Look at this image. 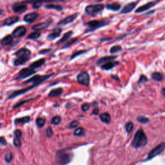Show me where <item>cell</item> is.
<instances>
[{
    "mask_svg": "<svg viewBox=\"0 0 165 165\" xmlns=\"http://www.w3.org/2000/svg\"><path fill=\"white\" fill-rule=\"evenodd\" d=\"M148 143V139L145 133L142 129H139L135 133L132 143V146L135 148L144 146Z\"/></svg>",
    "mask_w": 165,
    "mask_h": 165,
    "instance_id": "cell-1",
    "label": "cell"
},
{
    "mask_svg": "<svg viewBox=\"0 0 165 165\" xmlns=\"http://www.w3.org/2000/svg\"><path fill=\"white\" fill-rule=\"evenodd\" d=\"M73 158V153L68 152L66 150H61L57 152L56 159L57 163L60 165H66L69 164Z\"/></svg>",
    "mask_w": 165,
    "mask_h": 165,
    "instance_id": "cell-2",
    "label": "cell"
},
{
    "mask_svg": "<svg viewBox=\"0 0 165 165\" xmlns=\"http://www.w3.org/2000/svg\"><path fill=\"white\" fill-rule=\"evenodd\" d=\"M110 23V22L106 20H92L90 22L86 23L85 25L89 28L85 32V34L89 33L91 32H94L95 30L101 29L102 27H106Z\"/></svg>",
    "mask_w": 165,
    "mask_h": 165,
    "instance_id": "cell-3",
    "label": "cell"
},
{
    "mask_svg": "<svg viewBox=\"0 0 165 165\" xmlns=\"http://www.w3.org/2000/svg\"><path fill=\"white\" fill-rule=\"evenodd\" d=\"M104 8L105 6L103 4L90 5L85 7V12L91 17H96V15L99 14L103 11Z\"/></svg>",
    "mask_w": 165,
    "mask_h": 165,
    "instance_id": "cell-4",
    "label": "cell"
},
{
    "mask_svg": "<svg viewBox=\"0 0 165 165\" xmlns=\"http://www.w3.org/2000/svg\"><path fill=\"white\" fill-rule=\"evenodd\" d=\"M54 74H50L49 75H44V76L36 75L32 77H31L30 79L25 81L23 83L24 84L33 83L34 85H39L41 83H42L43 82L49 79L50 77H51Z\"/></svg>",
    "mask_w": 165,
    "mask_h": 165,
    "instance_id": "cell-5",
    "label": "cell"
},
{
    "mask_svg": "<svg viewBox=\"0 0 165 165\" xmlns=\"http://www.w3.org/2000/svg\"><path fill=\"white\" fill-rule=\"evenodd\" d=\"M77 81L79 84L84 85L86 86H89L90 85V77L89 73L86 72H81L77 76Z\"/></svg>",
    "mask_w": 165,
    "mask_h": 165,
    "instance_id": "cell-6",
    "label": "cell"
},
{
    "mask_svg": "<svg viewBox=\"0 0 165 165\" xmlns=\"http://www.w3.org/2000/svg\"><path fill=\"white\" fill-rule=\"evenodd\" d=\"M165 147V144L164 142L161 143L157 146H156L155 148H153L152 150L148 153V156L147 157V159L145 160V161H148V160H150L153 159V157H156L158 155L161 154L164 150Z\"/></svg>",
    "mask_w": 165,
    "mask_h": 165,
    "instance_id": "cell-7",
    "label": "cell"
},
{
    "mask_svg": "<svg viewBox=\"0 0 165 165\" xmlns=\"http://www.w3.org/2000/svg\"><path fill=\"white\" fill-rule=\"evenodd\" d=\"M35 74V71L34 70H32L30 68H25L19 71V74L16 78H15V79L17 80L23 79L25 78H27V77H29L31 76H32Z\"/></svg>",
    "mask_w": 165,
    "mask_h": 165,
    "instance_id": "cell-8",
    "label": "cell"
},
{
    "mask_svg": "<svg viewBox=\"0 0 165 165\" xmlns=\"http://www.w3.org/2000/svg\"><path fill=\"white\" fill-rule=\"evenodd\" d=\"M79 14L78 13H75L73 14L69 15V16H66L63 19H61V21L58 23L57 25L58 26H65L66 25H69L72 23V22H74V21L76 19V18L78 17Z\"/></svg>",
    "mask_w": 165,
    "mask_h": 165,
    "instance_id": "cell-9",
    "label": "cell"
},
{
    "mask_svg": "<svg viewBox=\"0 0 165 165\" xmlns=\"http://www.w3.org/2000/svg\"><path fill=\"white\" fill-rule=\"evenodd\" d=\"M38 86L39 85H31V86H29L27 88H25V89H20V90H16V91H14L11 95H10L8 96V99H12V98H14V97H17V96L24 94H25V93L28 92L29 91L32 90L33 89H34V88L38 87Z\"/></svg>",
    "mask_w": 165,
    "mask_h": 165,
    "instance_id": "cell-10",
    "label": "cell"
},
{
    "mask_svg": "<svg viewBox=\"0 0 165 165\" xmlns=\"http://www.w3.org/2000/svg\"><path fill=\"white\" fill-rule=\"evenodd\" d=\"M61 32L62 29L61 27H56L50 31V32L47 35L46 39L49 41H52L59 38L61 34Z\"/></svg>",
    "mask_w": 165,
    "mask_h": 165,
    "instance_id": "cell-11",
    "label": "cell"
},
{
    "mask_svg": "<svg viewBox=\"0 0 165 165\" xmlns=\"http://www.w3.org/2000/svg\"><path fill=\"white\" fill-rule=\"evenodd\" d=\"M156 2H148L146 4H144L143 5H142V6L139 7V8H137L135 12L136 14H139V13H141V12H145V11H147V10H148L149 9L152 8V7H153L154 6H156Z\"/></svg>",
    "mask_w": 165,
    "mask_h": 165,
    "instance_id": "cell-12",
    "label": "cell"
},
{
    "mask_svg": "<svg viewBox=\"0 0 165 165\" xmlns=\"http://www.w3.org/2000/svg\"><path fill=\"white\" fill-rule=\"evenodd\" d=\"M27 8L28 7L27 5L23 4V3H16L12 5V9L15 13H22L26 11Z\"/></svg>",
    "mask_w": 165,
    "mask_h": 165,
    "instance_id": "cell-13",
    "label": "cell"
},
{
    "mask_svg": "<svg viewBox=\"0 0 165 165\" xmlns=\"http://www.w3.org/2000/svg\"><path fill=\"white\" fill-rule=\"evenodd\" d=\"M27 33V29L24 26H20L18 28L15 29L12 33V35L15 38H19L23 37V36Z\"/></svg>",
    "mask_w": 165,
    "mask_h": 165,
    "instance_id": "cell-14",
    "label": "cell"
},
{
    "mask_svg": "<svg viewBox=\"0 0 165 165\" xmlns=\"http://www.w3.org/2000/svg\"><path fill=\"white\" fill-rule=\"evenodd\" d=\"M52 22V20H49V21H46V22H43V23L36 24V25H34L33 27H32V30L35 31V32H38V31H40V30H43L47 28L51 24Z\"/></svg>",
    "mask_w": 165,
    "mask_h": 165,
    "instance_id": "cell-15",
    "label": "cell"
},
{
    "mask_svg": "<svg viewBox=\"0 0 165 165\" xmlns=\"http://www.w3.org/2000/svg\"><path fill=\"white\" fill-rule=\"evenodd\" d=\"M31 55V52L30 50L22 48L18 50L15 53V56L18 57V58H30V56Z\"/></svg>",
    "mask_w": 165,
    "mask_h": 165,
    "instance_id": "cell-16",
    "label": "cell"
},
{
    "mask_svg": "<svg viewBox=\"0 0 165 165\" xmlns=\"http://www.w3.org/2000/svg\"><path fill=\"white\" fill-rule=\"evenodd\" d=\"M137 4V2H131L130 3H128L123 8L120 14H126L128 13H130L132 10L136 8Z\"/></svg>",
    "mask_w": 165,
    "mask_h": 165,
    "instance_id": "cell-17",
    "label": "cell"
},
{
    "mask_svg": "<svg viewBox=\"0 0 165 165\" xmlns=\"http://www.w3.org/2000/svg\"><path fill=\"white\" fill-rule=\"evenodd\" d=\"M38 17H39V14L38 13L31 12V13L26 14L23 18V20L25 22L31 23L35 22V21L38 18Z\"/></svg>",
    "mask_w": 165,
    "mask_h": 165,
    "instance_id": "cell-18",
    "label": "cell"
},
{
    "mask_svg": "<svg viewBox=\"0 0 165 165\" xmlns=\"http://www.w3.org/2000/svg\"><path fill=\"white\" fill-rule=\"evenodd\" d=\"M117 58V56H105L102 57L96 61L97 65H101L103 63H106L108 62L113 61Z\"/></svg>",
    "mask_w": 165,
    "mask_h": 165,
    "instance_id": "cell-19",
    "label": "cell"
},
{
    "mask_svg": "<svg viewBox=\"0 0 165 165\" xmlns=\"http://www.w3.org/2000/svg\"><path fill=\"white\" fill-rule=\"evenodd\" d=\"M119 64H120V63H119L118 61H110V62H108V63H105L104 65H103L101 66V69L103 70L108 71L114 68V67L117 66Z\"/></svg>",
    "mask_w": 165,
    "mask_h": 165,
    "instance_id": "cell-20",
    "label": "cell"
},
{
    "mask_svg": "<svg viewBox=\"0 0 165 165\" xmlns=\"http://www.w3.org/2000/svg\"><path fill=\"white\" fill-rule=\"evenodd\" d=\"M46 62V60L44 58H42V59H40L39 60H37L34 61V63H31L29 66V68L32 69V70H34V69H39V67H41V66H43Z\"/></svg>",
    "mask_w": 165,
    "mask_h": 165,
    "instance_id": "cell-21",
    "label": "cell"
},
{
    "mask_svg": "<svg viewBox=\"0 0 165 165\" xmlns=\"http://www.w3.org/2000/svg\"><path fill=\"white\" fill-rule=\"evenodd\" d=\"M74 34V32L72 30H70L69 31V32H66L63 35V37H62V38L61 39L59 40V41L58 43H56L57 45H61L62 43H66L67 41H68L69 40V39L70 38L71 36Z\"/></svg>",
    "mask_w": 165,
    "mask_h": 165,
    "instance_id": "cell-22",
    "label": "cell"
},
{
    "mask_svg": "<svg viewBox=\"0 0 165 165\" xmlns=\"http://www.w3.org/2000/svg\"><path fill=\"white\" fill-rule=\"evenodd\" d=\"M63 92V89H62V88L59 87V88H58V89L51 90L49 93L48 96L49 97H58V96H60L61 95H62Z\"/></svg>",
    "mask_w": 165,
    "mask_h": 165,
    "instance_id": "cell-23",
    "label": "cell"
},
{
    "mask_svg": "<svg viewBox=\"0 0 165 165\" xmlns=\"http://www.w3.org/2000/svg\"><path fill=\"white\" fill-rule=\"evenodd\" d=\"M106 8L109 10H112V11H114V12H117L119 11L121 8V5L120 3H112L110 4H108L106 5Z\"/></svg>",
    "mask_w": 165,
    "mask_h": 165,
    "instance_id": "cell-24",
    "label": "cell"
},
{
    "mask_svg": "<svg viewBox=\"0 0 165 165\" xmlns=\"http://www.w3.org/2000/svg\"><path fill=\"white\" fill-rule=\"evenodd\" d=\"M19 21V17L18 16H11L7 18L4 21L3 25H7V26H10L12 25L15 23H17Z\"/></svg>",
    "mask_w": 165,
    "mask_h": 165,
    "instance_id": "cell-25",
    "label": "cell"
},
{
    "mask_svg": "<svg viewBox=\"0 0 165 165\" xmlns=\"http://www.w3.org/2000/svg\"><path fill=\"white\" fill-rule=\"evenodd\" d=\"M99 119L103 123L106 124H109L111 121V116L109 113L107 112L103 113L101 114H100Z\"/></svg>",
    "mask_w": 165,
    "mask_h": 165,
    "instance_id": "cell-26",
    "label": "cell"
},
{
    "mask_svg": "<svg viewBox=\"0 0 165 165\" xmlns=\"http://www.w3.org/2000/svg\"><path fill=\"white\" fill-rule=\"evenodd\" d=\"M151 78L157 82H161L164 79V76L162 73H160V72H155L151 74Z\"/></svg>",
    "mask_w": 165,
    "mask_h": 165,
    "instance_id": "cell-27",
    "label": "cell"
},
{
    "mask_svg": "<svg viewBox=\"0 0 165 165\" xmlns=\"http://www.w3.org/2000/svg\"><path fill=\"white\" fill-rule=\"evenodd\" d=\"M45 8L47 9H54L56 10V11L60 12L61 10H63V7L61 6L60 5H54V4H47L45 6Z\"/></svg>",
    "mask_w": 165,
    "mask_h": 165,
    "instance_id": "cell-28",
    "label": "cell"
},
{
    "mask_svg": "<svg viewBox=\"0 0 165 165\" xmlns=\"http://www.w3.org/2000/svg\"><path fill=\"white\" fill-rule=\"evenodd\" d=\"M12 41H13L12 36L11 35H7L5 36L3 39H2L0 43H1L2 45H7L11 43L12 42Z\"/></svg>",
    "mask_w": 165,
    "mask_h": 165,
    "instance_id": "cell-29",
    "label": "cell"
},
{
    "mask_svg": "<svg viewBox=\"0 0 165 165\" xmlns=\"http://www.w3.org/2000/svg\"><path fill=\"white\" fill-rule=\"evenodd\" d=\"M30 117L29 116H25V117L15 119V121H14V123H15V125H17V124H19V123L25 124V123H27L30 122Z\"/></svg>",
    "mask_w": 165,
    "mask_h": 165,
    "instance_id": "cell-30",
    "label": "cell"
},
{
    "mask_svg": "<svg viewBox=\"0 0 165 165\" xmlns=\"http://www.w3.org/2000/svg\"><path fill=\"white\" fill-rule=\"evenodd\" d=\"M30 59V58H18L16 59L14 61V65L15 66H19L22 65L25 63H27V62Z\"/></svg>",
    "mask_w": 165,
    "mask_h": 165,
    "instance_id": "cell-31",
    "label": "cell"
},
{
    "mask_svg": "<svg viewBox=\"0 0 165 165\" xmlns=\"http://www.w3.org/2000/svg\"><path fill=\"white\" fill-rule=\"evenodd\" d=\"M45 123H46V120L44 118L38 117V118L36 119V120H35L36 125H37V126L39 128H43L45 125Z\"/></svg>",
    "mask_w": 165,
    "mask_h": 165,
    "instance_id": "cell-32",
    "label": "cell"
},
{
    "mask_svg": "<svg viewBox=\"0 0 165 165\" xmlns=\"http://www.w3.org/2000/svg\"><path fill=\"white\" fill-rule=\"evenodd\" d=\"M87 52L86 50H78V51H76L75 52H74L73 54H72L70 56V60H72L75 59L76 58H77V57H78L82 54H83L85 53H86Z\"/></svg>",
    "mask_w": 165,
    "mask_h": 165,
    "instance_id": "cell-33",
    "label": "cell"
},
{
    "mask_svg": "<svg viewBox=\"0 0 165 165\" xmlns=\"http://www.w3.org/2000/svg\"><path fill=\"white\" fill-rule=\"evenodd\" d=\"M77 40H78V38H72V39H70V41H67V42L66 43V44L63 46V47H62V48H61V49H66L69 48L72 45H73L74 43H75Z\"/></svg>",
    "mask_w": 165,
    "mask_h": 165,
    "instance_id": "cell-34",
    "label": "cell"
},
{
    "mask_svg": "<svg viewBox=\"0 0 165 165\" xmlns=\"http://www.w3.org/2000/svg\"><path fill=\"white\" fill-rule=\"evenodd\" d=\"M74 135L75 136H82L85 135V130L84 128L81 127H78L76 128L74 132Z\"/></svg>",
    "mask_w": 165,
    "mask_h": 165,
    "instance_id": "cell-35",
    "label": "cell"
},
{
    "mask_svg": "<svg viewBox=\"0 0 165 165\" xmlns=\"http://www.w3.org/2000/svg\"><path fill=\"white\" fill-rule=\"evenodd\" d=\"M122 50H123V49L120 45H114L110 49V53L113 54L119 52H121Z\"/></svg>",
    "mask_w": 165,
    "mask_h": 165,
    "instance_id": "cell-36",
    "label": "cell"
},
{
    "mask_svg": "<svg viewBox=\"0 0 165 165\" xmlns=\"http://www.w3.org/2000/svg\"><path fill=\"white\" fill-rule=\"evenodd\" d=\"M41 33L39 32H34L29 34L27 37L28 39H37L40 38Z\"/></svg>",
    "mask_w": 165,
    "mask_h": 165,
    "instance_id": "cell-37",
    "label": "cell"
},
{
    "mask_svg": "<svg viewBox=\"0 0 165 165\" xmlns=\"http://www.w3.org/2000/svg\"><path fill=\"white\" fill-rule=\"evenodd\" d=\"M133 128V123L131 121L126 123L125 125V130L128 133H130L132 132Z\"/></svg>",
    "mask_w": 165,
    "mask_h": 165,
    "instance_id": "cell-38",
    "label": "cell"
},
{
    "mask_svg": "<svg viewBox=\"0 0 165 165\" xmlns=\"http://www.w3.org/2000/svg\"><path fill=\"white\" fill-rule=\"evenodd\" d=\"M61 118L59 116H54L51 120V123L54 125H58L61 123Z\"/></svg>",
    "mask_w": 165,
    "mask_h": 165,
    "instance_id": "cell-39",
    "label": "cell"
},
{
    "mask_svg": "<svg viewBox=\"0 0 165 165\" xmlns=\"http://www.w3.org/2000/svg\"><path fill=\"white\" fill-rule=\"evenodd\" d=\"M137 121L142 124H146L150 121V120L148 117L141 116H138L137 117Z\"/></svg>",
    "mask_w": 165,
    "mask_h": 165,
    "instance_id": "cell-40",
    "label": "cell"
},
{
    "mask_svg": "<svg viewBox=\"0 0 165 165\" xmlns=\"http://www.w3.org/2000/svg\"><path fill=\"white\" fill-rule=\"evenodd\" d=\"M148 81V79L147 78V77L144 75H141L139 77V79L138 80V84L141 85L143 83H145V82Z\"/></svg>",
    "mask_w": 165,
    "mask_h": 165,
    "instance_id": "cell-41",
    "label": "cell"
},
{
    "mask_svg": "<svg viewBox=\"0 0 165 165\" xmlns=\"http://www.w3.org/2000/svg\"><path fill=\"white\" fill-rule=\"evenodd\" d=\"M31 99H27V100H24V101H20L18 103H16V104H15L14 106H13V108L14 109H15V108H19L20 106H23V105H25V103H27L28 102H29Z\"/></svg>",
    "mask_w": 165,
    "mask_h": 165,
    "instance_id": "cell-42",
    "label": "cell"
},
{
    "mask_svg": "<svg viewBox=\"0 0 165 165\" xmlns=\"http://www.w3.org/2000/svg\"><path fill=\"white\" fill-rule=\"evenodd\" d=\"M13 159V156H12V153L11 152H8L6 154V156H5V161H6V162L7 163H10L12 161V160Z\"/></svg>",
    "mask_w": 165,
    "mask_h": 165,
    "instance_id": "cell-43",
    "label": "cell"
},
{
    "mask_svg": "<svg viewBox=\"0 0 165 165\" xmlns=\"http://www.w3.org/2000/svg\"><path fill=\"white\" fill-rule=\"evenodd\" d=\"M79 122L78 121H73L69 124L68 128H71V129L72 128H75L79 125Z\"/></svg>",
    "mask_w": 165,
    "mask_h": 165,
    "instance_id": "cell-44",
    "label": "cell"
},
{
    "mask_svg": "<svg viewBox=\"0 0 165 165\" xmlns=\"http://www.w3.org/2000/svg\"><path fill=\"white\" fill-rule=\"evenodd\" d=\"M46 133V136H47L48 137H50L53 136V134H54V132H53V130H52V129L51 127H48V128L46 129V130L45 132Z\"/></svg>",
    "mask_w": 165,
    "mask_h": 165,
    "instance_id": "cell-45",
    "label": "cell"
},
{
    "mask_svg": "<svg viewBox=\"0 0 165 165\" xmlns=\"http://www.w3.org/2000/svg\"><path fill=\"white\" fill-rule=\"evenodd\" d=\"M90 105L89 104V103H85V104L82 105L81 106V110L83 112H87L90 109Z\"/></svg>",
    "mask_w": 165,
    "mask_h": 165,
    "instance_id": "cell-46",
    "label": "cell"
},
{
    "mask_svg": "<svg viewBox=\"0 0 165 165\" xmlns=\"http://www.w3.org/2000/svg\"><path fill=\"white\" fill-rule=\"evenodd\" d=\"M14 144L15 146L20 147L21 146H22V142H21L19 139L15 137L14 139Z\"/></svg>",
    "mask_w": 165,
    "mask_h": 165,
    "instance_id": "cell-47",
    "label": "cell"
},
{
    "mask_svg": "<svg viewBox=\"0 0 165 165\" xmlns=\"http://www.w3.org/2000/svg\"><path fill=\"white\" fill-rule=\"evenodd\" d=\"M43 5V3L42 2H34L33 4H32V7L33 8H40L41 6H42Z\"/></svg>",
    "mask_w": 165,
    "mask_h": 165,
    "instance_id": "cell-48",
    "label": "cell"
},
{
    "mask_svg": "<svg viewBox=\"0 0 165 165\" xmlns=\"http://www.w3.org/2000/svg\"><path fill=\"white\" fill-rule=\"evenodd\" d=\"M14 136H15V138L20 139L21 137H22V131L19 130H15V131H14Z\"/></svg>",
    "mask_w": 165,
    "mask_h": 165,
    "instance_id": "cell-49",
    "label": "cell"
},
{
    "mask_svg": "<svg viewBox=\"0 0 165 165\" xmlns=\"http://www.w3.org/2000/svg\"><path fill=\"white\" fill-rule=\"evenodd\" d=\"M52 50V49H43V50H41L39 52V54H45L46 53H49L50 52V51Z\"/></svg>",
    "mask_w": 165,
    "mask_h": 165,
    "instance_id": "cell-50",
    "label": "cell"
},
{
    "mask_svg": "<svg viewBox=\"0 0 165 165\" xmlns=\"http://www.w3.org/2000/svg\"><path fill=\"white\" fill-rule=\"evenodd\" d=\"M7 141L5 140V139L3 137H0V144L2 145H7Z\"/></svg>",
    "mask_w": 165,
    "mask_h": 165,
    "instance_id": "cell-51",
    "label": "cell"
},
{
    "mask_svg": "<svg viewBox=\"0 0 165 165\" xmlns=\"http://www.w3.org/2000/svg\"><path fill=\"white\" fill-rule=\"evenodd\" d=\"M99 113V110L98 108H95V109L92 111V115H98Z\"/></svg>",
    "mask_w": 165,
    "mask_h": 165,
    "instance_id": "cell-52",
    "label": "cell"
},
{
    "mask_svg": "<svg viewBox=\"0 0 165 165\" xmlns=\"http://www.w3.org/2000/svg\"><path fill=\"white\" fill-rule=\"evenodd\" d=\"M111 77H112V79H115V80H116L117 81H120V78H119V77L117 76H116V75H111Z\"/></svg>",
    "mask_w": 165,
    "mask_h": 165,
    "instance_id": "cell-53",
    "label": "cell"
},
{
    "mask_svg": "<svg viewBox=\"0 0 165 165\" xmlns=\"http://www.w3.org/2000/svg\"><path fill=\"white\" fill-rule=\"evenodd\" d=\"M164 90H165L164 88H163L162 90H161V94H162V95H163V96H165V95H164Z\"/></svg>",
    "mask_w": 165,
    "mask_h": 165,
    "instance_id": "cell-54",
    "label": "cell"
}]
</instances>
